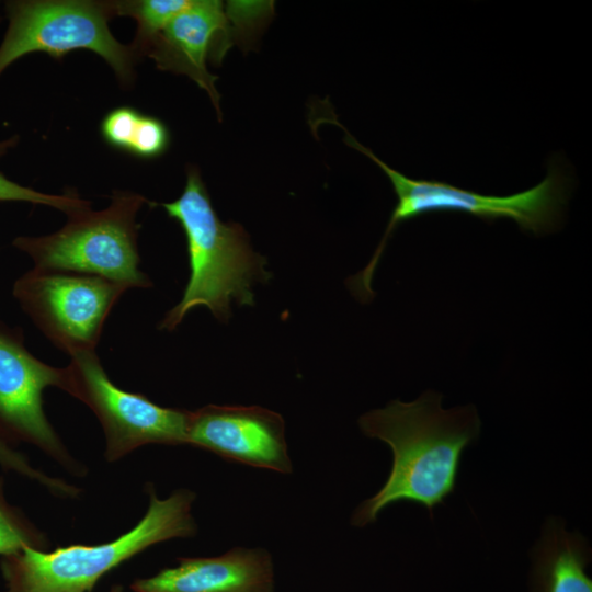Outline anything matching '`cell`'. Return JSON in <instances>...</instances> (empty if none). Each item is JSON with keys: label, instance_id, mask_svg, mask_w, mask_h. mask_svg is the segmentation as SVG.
Wrapping results in <instances>:
<instances>
[{"label": "cell", "instance_id": "obj_13", "mask_svg": "<svg viewBox=\"0 0 592 592\" xmlns=\"http://www.w3.org/2000/svg\"><path fill=\"white\" fill-rule=\"evenodd\" d=\"M531 555V592H592L585 570L591 548L580 533L568 532L562 520L546 521Z\"/></svg>", "mask_w": 592, "mask_h": 592}, {"label": "cell", "instance_id": "obj_10", "mask_svg": "<svg viewBox=\"0 0 592 592\" xmlns=\"http://www.w3.org/2000/svg\"><path fill=\"white\" fill-rule=\"evenodd\" d=\"M187 445L253 467L293 470L284 419L258 406L207 405L190 411Z\"/></svg>", "mask_w": 592, "mask_h": 592}, {"label": "cell", "instance_id": "obj_4", "mask_svg": "<svg viewBox=\"0 0 592 592\" xmlns=\"http://www.w3.org/2000/svg\"><path fill=\"white\" fill-rule=\"evenodd\" d=\"M345 143L369 157L391 182L397 204L390 214L383 238L367 266L353 277L362 291L372 289L371 283L386 243L401 223L433 212H459L486 221L500 218L514 220L533 235L556 230L567 203L570 181L561 168L550 163L545 179L537 185L512 195H485L435 180H415L390 168L369 149L345 132Z\"/></svg>", "mask_w": 592, "mask_h": 592}, {"label": "cell", "instance_id": "obj_9", "mask_svg": "<svg viewBox=\"0 0 592 592\" xmlns=\"http://www.w3.org/2000/svg\"><path fill=\"white\" fill-rule=\"evenodd\" d=\"M64 368L35 357L25 346L23 330L0 320V433L13 444L29 443L70 474L84 467L68 452L43 407L47 387L61 388Z\"/></svg>", "mask_w": 592, "mask_h": 592}, {"label": "cell", "instance_id": "obj_14", "mask_svg": "<svg viewBox=\"0 0 592 592\" xmlns=\"http://www.w3.org/2000/svg\"><path fill=\"white\" fill-rule=\"evenodd\" d=\"M190 2L191 0L113 1L115 15H127L137 22L136 37L130 46L135 56Z\"/></svg>", "mask_w": 592, "mask_h": 592}, {"label": "cell", "instance_id": "obj_5", "mask_svg": "<svg viewBox=\"0 0 592 592\" xmlns=\"http://www.w3.org/2000/svg\"><path fill=\"white\" fill-rule=\"evenodd\" d=\"M147 202L139 194L115 191L105 209L72 214L58 231L20 236L12 244L30 255L37 269L95 275L127 289L150 287L151 281L139 270L136 223L138 210Z\"/></svg>", "mask_w": 592, "mask_h": 592}, {"label": "cell", "instance_id": "obj_11", "mask_svg": "<svg viewBox=\"0 0 592 592\" xmlns=\"http://www.w3.org/2000/svg\"><path fill=\"white\" fill-rule=\"evenodd\" d=\"M231 45L230 19L219 0H191L139 53L147 55L161 70L185 75L209 95L218 115V79L207 68V60L223 59Z\"/></svg>", "mask_w": 592, "mask_h": 592}, {"label": "cell", "instance_id": "obj_19", "mask_svg": "<svg viewBox=\"0 0 592 592\" xmlns=\"http://www.w3.org/2000/svg\"><path fill=\"white\" fill-rule=\"evenodd\" d=\"M141 113L130 106H121L109 112L101 123L104 140L119 150L128 151Z\"/></svg>", "mask_w": 592, "mask_h": 592}, {"label": "cell", "instance_id": "obj_17", "mask_svg": "<svg viewBox=\"0 0 592 592\" xmlns=\"http://www.w3.org/2000/svg\"><path fill=\"white\" fill-rule=\"evenodd\" d=\"M0 467L10 473L32 480L46 488L52 494L59 498L73 499L81 492L80 488L66 482L64 479L45 474L34 467L27 457L21 453L15 444L0 433Z\"/></svg>", "mask_w": 592, "mask_h": 592}, {"label": "cell", "instance_id": "obj_16", "mask_svg": "<svg viewBox=\"0 0 592 592\" xmlns=\"http://www.w3.org/2000/svg\"><path fill=\"white\" fill-rule=\"evenodd\" d=\"M19 141V136H12L0 141V157L14 147ZM0 202H26L55 207L65 212L68 216L90 208V202L80 198L75 192H67L61 195L46 194L33 189L23 186L0 172Z\"/></svg>", "mask_w": 592, "mask_h": 592}, {"label": "cell", "instance_id": "obj_12", "mask_svg": "<svg viewBox=\"0 0 592 592\" xmlns=\"http://www.w3.org/2000/svg\"><path fill=\"white\" fill-rule=\"evenodd\" d=\"M134 592H275L271 554L236 547L216 557L180 558L178 566L135 579Z\"/></svg>", "mask_w": 592, "mask_h": 592}, {"label": "cell", "instance_id": "obj_1", "mask_svg": "<svg viewBox=\"0 0 592 592\" xmlns=\"http://www.w3.org/2000/svg\"><path fill=\"white\" fill-rule=\"evenodd\" d=\"M442 398L428 390L414 401L392 400L358 419L364 435L389 445L392 465L385 485L354 511L352 525L375 522L399 501L423 504L432 515L454 492L462 454L478 439L481 421L473 405L446 410Z\"/></svg>", "mask_w": 592, "mask_h": 592}, {"label": "cell", "instance_id": "obj_2", "mask_svg": "<svg viewBox=\"0 0 592 592\" xmlns=\"http://www.w3.org/2000/svg\"><path fill=\"white\" fill-rule=\"evenodd\" d=\"M161 206L185 234L190 276L182 299L166 314L159 328L174 330L198 306L227 322L232 300L254 305L253 284L270 277L266 261L252 250L242 226L219 219L195 168L187 170L182 194Z\"/></svg>", "mask_w": 592, "mask_h": 592}, {"label": "cell", "instance_id": "obj_18", "mask_svg": "<svg viewBox=\"0 0 592 592\" xmlns=\"http://www.w3.org/2000/svg\"><path fill=\"white\" fill-rule=\"evenodd\" d=\"M170 146V132L159 118L141 114L128 151L143 159L163 155Z\"/></svg>", "mask_w": 592, "mask_h": 592}, {"label": "cell", "instance_id": "obj_20", "mask_svg": "<svg viewBox=\"0 0 592 592\" xmlns=\"http://www.w3.org/2000/svg\"><path fill=\"white\" fill-rule=\"evenodd\" d=\"M109 592H124V588L122 584H114Z\"/></svg>", "mask_w": 592, "mask_h": 592}, {"label": "cell", "instance_id": "obj_3", "mask_svg": "<svg viewBox=\"0 0 592 592\" xmlns=\"http://www.w3.org/2000/svg\"><path fill=\"white\" fill-rule=\"evenodd\" d=\"M146 490L147 512L130 531L114 540L92 546L70 545L53 551L24 548L1 557L3 592H91L103 576L150 546L196 534L193 491L179 489L159 499L151 483Z\"/></svg>", "mask_w": 592, "mask_h": 592}, {"label": "cell", "instance_id": "obj_8", "mask_svg": "<svg viewBox=\"0 0 592 592\" xmlns=\"http://www.w3.org/2000/svg\"><path fill=\"white\" fill-rule=\"evenodd\" d=\"M127 288L106 278L33 267L13 284L21 309L59 350L95 351L105 320Z\"/></svg>", "mask_w": 592, "mask_h": 592}, {"label": "cell", "instance_id": "obj_15", "mask_svg": "<svg viewBox=\"0 0 592 592\" xmlns=\"http://www.w3.org/2000/svg\"><path fill=\"white\" fill-rule=\"evenodd\" d=\"M48 540L5 496L4 479L0 476V556H9L24 548L46 550Z\"/></svg>", "mask_w": 592, "mask_h": 592}, {"label": "cell", "instance_id": "obj_7", "mask_svg": "<svg viewBox=\"0 0 592 592\" xmlns=\"http://www.w3.org/2000/svg\"><path fill=\"white\" fill-rule=\"evenodd\" d=\"M60 389L98 418L109 463L148 444L187 445L190 411L161 407L141 394L121 389L109 378L95 351L70 355Z\"/></svg>", "mask_w": 592, "mask_h": 592}, {"label": "cell", "instance_id": "obj_6", "mask_svg": "<svg viewBox=\"0 0 592 592\" xmlns=\"http://www.w3.org/2000/svg\"><path fill=\"white\" fill-rule=\"evenodd\" d=\"M8 30L0 45V75L33 52L54 58L76 49L100 55L123 83L133 78L135 54L109 29L115 16L113 1L14 0L5 3Z\"/></svg>", "mask_w": 592, "mask_h": 592}]
</instances>
